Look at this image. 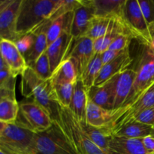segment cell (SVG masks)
<instances>
[{
  "instance_id": "obj_1",
  "label": "cell",
  "mask_w": 154,
  "mask_h": 154,
  "mask_svg": "<svg viewBox=\"0 0 154 154\" xmlns=\"http://www.w3.org/2000/svg\"><path fill=\"white\" fill-rule=\"evenodd\" d=\"M21 92L48 112L53 122L60 125V105L56 99L51 80L39 78L30 67L21 75Z\"/></svg>"
},
{
  "instance_id": "obj_2",
  "label": "cell",
  "mask_w": 154,
  "mask_h": 154,
  "mask_svg": "<svg viewBox=\"0 0 154 154\" xmlns=\"http://www.w3.org/2000/svg\"><path fill=\"white\" fill-rule=\"evenodd\" d=\"M61 0H21L17 19L18 38L32 32L48 20Z\"/></svg>"
},
{
  "instance_id": "obj_3",
  "label": "cell",
  "mask_w": 154,
  "mask_h": 154,
  "mask_svg": "<svg viewBox=\"0 0 154 154\" xmlns=\"http://www.w3.org/2000/svg\"><path fill=\"white\" fill-rule=\"evenodd\" d=\"M60 126L79 154H105L87 135L69 108L60 105Z\"/></svg>"
},
{
  "instance_id": "obj_4",
  "label": "cell",
  "mask_w": 154,
  "mask_h": 154,
  "mask_svg": "<svg viewBox=\"0 0 154 154\" xmlns=\"http://www.w3.org/2000/svg\"><path fill=\"white\" fill-rule=\"evenodd\" d=\"M35 133L16 122L0 132V148L8 154H35Z\"/></svg>"
},
{
  "instance_id": "obj_5",
  "label": "cell",
  "mask_w": 154,
  "mask_h": 154,
  "mask_svg": "<svg viewBox=\"0 0 154 154\" xmlns=\"http://www.w3.org/2000/svg\"><path fill=\"white\" fill-rule=\"evenodd\" d=\"M150 108H154V83L132 104L113 111L111 123L102 129L107 135L113 136L120 128L133 121L140 113Z\"/></svg>"
},
{
  "instance_id": "obj_6",
  "label": "cell",
  "mask_w": 154,
  "mask_h": 154,
  "mask_svg": "<svg viewBox=\"0 0 154 154\" xmlns=\"http://www.w3.org/2000/svg\"><path fill=\"white\" fill-rule=\"evenodd\" d=\"M35 154H79L58 123L53 122L48 129L35 133Z\"/></svg>"
},
{
  "instance_id": "obj_7",
  "label": "cell",
  "mask_w": 154,
  "mask_h": 154,
  "mask_svg": "<svg viewBox=\"0 0 154 154\" xmlns=\"http://www.w3.org/2000/svg\"><path fill=\"white\" fill-rule=\"evenodd\" d=\"M123 23L134 39L148 48L152 42V35L138 0H126L123 10Z\"/></svg>"
},
{
  "instance_id": "obj_8",
  "label": "cell",
  "mask_w": 154,
  "mask_h": 154,
  "mask_svg": "<svg viewBox=\"0 0 154 154\" xmlns=\"http://www.w3.org/2000/svg\"><path fill=\"white\" fill-rule=\"evenodd\" d=\"M136 78L132 92L123 107L127 106L139 98L154 83V57L150 54L147 47L143 46L136 68Z\"/></svg>"
},
{
  "instance_id": "obj_9",
  "label": "cell",
  "mask_w": 154,
  "mask_h": 154,
  "mask_svg": "<svg viewBox=\"0 0 154 154\" xmlns=\"http://www.w3.org/2000/svg\"><path fill=\"white\" fill-rule=\"evenodd\" d=\"M19 106V114L22 120H17V122L35 133L45 132L52 126L53 121L48 112L34 101L23 102Z\"/></svg>"
},
{
  "instance_id": "obj_10",
  "label": "cell",
  "mask_w": 154,
  "mask_h": 154,
  "mask_svg": "<svg viewBox=\"0 0 154 154\" xmlns=\"http://www.w3.org/2000/svg\"><path fill=\"white\" fill-rule=\"evenodd\" d=\"M96 55L93 48V41L87 37L73 38L67 51L65 60L70 59L75 63L78 72V79L84 72L94 56Z\"/></svg>"
},
{
  "instance_id": "obj_11",
  "label": "cell",
  "mask_w": 154,
  "mask_h": 154,
  "mask_svg": "<svg viewBox=\"0 0 154 154\" xmlns=\"http://www.w3.org/2000/svg\"><path fill=\"white\" fill-rule=\"evenodd\" d=\"M0 54L15 78L22 75L28 67L25 57L18 51L14 42L6 39L0 40Z\"/></svg>"
},
{
  "instance_id": "obj_12",
  "label": "cell",
  "mask_w": 154,
  "mask_h": 154,
  "mask_svg": "<svg viewBox=\"0 0 154 154\" xmlns=\"http://www.w3.org/2000/svg\"><path fill=\"white\" fill-rule=\"evenodd\" d=\"M117 75L102 85L93 86L87 90V98L89 100L104 109L113 111L115 100Z\"/></svg>"
},
{
  "instance_id": "obj_13",
  "label": "cell",
  "mask_w": 154,
  "mask_h": 154,
  "mask_svg": "<svg viewBox=\"0 0 154 154\" xmlns=\"http://www.w3.org/2000/svg\"><path fill=\"white\" fill-rule=\"evenodd\" d=\"M20 4L21 0H13L0 14V40L6 39L15 42L19 38L16 28Z\"/></svg>"
},
{
  "instance_id": "obj_14",
  "label": "cell",
  "mask_w": 154,
  "mask_h": 154,
  "mask_svg": "<svg viewBox=\"0 0 154 154\" xmlns=\"http://www.w3.org/2000/svg\"><path fill=\"white\" fill-rule=\"evenodd\" d=\"M132 62L133 59L129 54V48H127L123 51L118 57L110 63L103 65L97 78L95 81L94 86L102 85L120 72L126 69H130L129 67L132 65Z\"/></svg>"
},
{
  "instance_id": "obj_15",
  "label": "cell",
  "mask_w": 154,
  "mask_h": 154,
  "mask_svg": "<svg viewBox=\"0 0 154 154\" xmlns=\"http://www.w3.org/2000/svg\"><path fill=\"white\" fill-rule=\"evenodd\" d=\"M81 6L74 11L71 35L73 38L84 37L92 18L95 16V11L92 0H81Z\"/></svg>"
},
{
  "instance_id": "obj_16",
  "label": "cell",
  "mask_w": 154,
  "mask_h": 154,
  "mask_svg": "<svg viewBox=\"0 0 154 154\" xmlns=\"http://www.w3.org/2000/svg\"><path fill=\"white\" fill-rule=\"evenodd\" d=\"M136 78V72L133 69H128L117 75L115 83V100L114 110L119 109L124 105L132 92Z\"/></svg>"
},
{
  "instance_id": "obj_17",
  "label": "cell",
  "mask_w": 154,
  "mask_h": 154,
  "mask_svg": "<svg viewBox=\"0 0 154 154\" xmlns=\"http://www.w3.org/2000/svg\"><path fill=\"white\" fill-rule=\"evenodd\" d=\"M72 40L71 34L65 32L47 48L46 52L49 59L52 74L64 60Z\"/></svg>"
},
{
  "instance_id": "obj_18",
  "label": "cell",
  "mask_w": 154,
  "mask_h": 154,
  "mask_svg": "<svg viewBox=\"0 0 154 154\" xmlns=\"http://www.w3.org/2000/svg\"><path fill=\"white\" fill-rule=\"evenodd\" d=\"M126 0H92L95 16L123 20V10Z\"/></svg>"
},
{
  "instance_id": "obj_19",
  "label": "cell",
  "mask_w": 154,
  "mask_h": 154,
  "mask_svg": "<svg viewBox=\"0 0 154 154\" xmlns=\"http://www.w3.org/2000/svg\"><path fill=\"white\" fill-rule=\"evenodd\" d=\"M123 33L129 34L125 26L123 20L111 19L106 34L103 37L93 41V48H94L95 54H101L107 51L114 39Z\"/></svg>"
},
{
  "instance_id": "obj_20",
  "label": "cell",
  "mask_w": 154,
  "mask_h": 154,
  "mask_svg": "<svg viewBox=\"0 0 154 154\" xmlns=\"http://www.w3.org/2000/svg\"><path fill=\"white\" fill-rule=\"evenodd\" d=\"M87 101V90L81 80H78L75 84L74 93L69 108L79 123H86Z\"/></svg>"
},
{
  "instance_id": "obj_21",
  "label": "cell",
  "mask_w": 154,
  "mask_h": 154,
  "mask_svg": "<svg viewBox=\"0 0 154 154\" xmlns=\"http://www.w3.org/2000/svg\"><path fill=\"white\" fill-rule=\"evenodd\" d=\"M113 111L104 109L88 99L86 112V123L96 128L105 129L111 123Z\"/></svg>"
},
{
  "instance_id": "obj_22",
  "label": "cell",
  "mask_w": 154,
  "mask_h": 154,
  "mask_svg": "<svg viewBox=\"0 0 154 154\" xmlns=\"http://www.w3.org/2000/svg\"><path fill=\"white\" fill-rule=\"evenodd\" d=\"M73 16L74 11L70 12L57 18L50 23L46 32L48 47L57 40L63 33L71 34Z\"/></svg>"
},
{
  "instance_id": "obj_23",
  "label": "cell",
  "mask_w": 154,
  "mask_h": 154,
  "mask_svg": "<svg viewBox=\"0 0 154 154\" xmlns=\"http://www.w3.org/2000/svg\"><path fill=\"white\" fill-rule=\"evenodd\" d=\"M50 80L53 85L62 83L75 84L78 80V75L73 61L70 59L63 60L53 72Z\"/></svg>"
},
{
  "instance_id": "obj_24",
  "label": "cell",
  "mask_w": 154,
  "mask_h": 154,
  "mask_svg": "<svg viewBox=\"0 0 154 154\" xmlns=\"http://www.w3.org/2000/svg\"><path fill=\"white\" fill-rule=\"evenodd\" d=\"M152 129L153 126H151L143 124L136 121H132L120 128L114 133V135L127 138L141 139L144 137L151 135Z\"/></svg>"
},
{
  "instance_id": "obj_25",
  "label": "cell",
  "mask_w": 154,
  "mask_h": 154,
  "mask_svg": "<svg viewBox=\"0 0 154 154\" xmlns=\"http://www.w3.org/2000/svg\"><path fill=\"white\" fill-rule=\"evenodd\" d=\"M20 106L15 96L3 99L0 102V121L7 124L15 123L19 114Z\"/></svg>"
},
{
  "instance_id": "obj_26",
  "label": "cell",
  "mask_w": 154,
  "mask_h": 154,
  "mask_svg": "<svg viewBox=\"0 0 154 154\" xmlns=\"http://www.w3.org/2000/svg\"><path fill=\"white\" fill-rule=\"evenodd\" d=\"M102 66L103 63L101 54H96L78 79L81 80L86 90H89L93 86H94L95 81L97 78Z\"/></svg>"
},
{
  "instance_id": "obj_27",
  "label": "cell",
  "mask_w": 154,
  "mask_h": 154,
  "mask_svg": "<svg viewBox=\"0 0 154 154\" xmlns=\"http://www.w3.org/2000/svg\"><path fill=\"white\" fill-rule=\"evenodd\" d=\"M111 20L109 18L94 16L90 20L84 37L89 38L93 41L103 37L108 31Z\"/></svg>"
},
{
  "instance_id": "obj_28",
  "label": "cell",
  "mask_w": 154,
  "mask_h": 154,
  "mask_svg": "<svg viewBox=\"0 0 154 154\" xmlns=\"http://www.w3.org/2000/svg\"><path fill=\"white\" fill-rule=\"evenodd\" d=\"M91 141L102 150L105 154H108V143L111 137L106 135L103 129L92 126L87 123H80Z\"/></svg>"
},
{
  "instance_id": "obj_29",
  "label": "cell",
  "mask_w": 154,
  "mask_h": 154,
  "mask_svg": "<svg viewBox=\"0 0 154 154\" xmlns=\"http://www.w3.org/2000/svg\"><path fill=\"white\" fill-rule=\"evenodd\" d=\"M32 34L35 35V41L32 49L25 57L27 66L35 63L42 56V54L46 51L48 48L47 35L45 30H41Z\"/></svg>"
},
{
  "instance_id": "obj_30",
  "label": "cell",
  "mask_w": 154,
  "mask_h": 154,
  "mask_svg": "<svg viewBox=\"0 0 154 154\" xmlns=\"http://www.w3.org/2000/svg\"><path fill=\"white\" fill-rule=\"evenodd\" d=\"M75 84L70 83H62V84H54V85L52 84L56 99L60 106L65 108L70 107L74 93Z\"/></svg>"
},
{
  "instance_id": "obj_31",
  "label": "cell",
  "mask_w": 154,
  "mask_h": 154,
  "mask_svg": "<svg viewBox=\"0 0 154 154\" xmlns=\"http://www.w3.org/2000/svg\"><path fill=\"white\" fill-rule=\"evenodd\" d=\"M28 66L31 68L35 73L42 79L49 80L52 76L49 59L46 51L44 52L35 63H31Z\"/></svg>"
},
{
  "instance_id": "obj_32",
  "label": "cell",
  "mask_w": 154,
  "mask_h": 154,
  "mask_svg": "<svg viewBox=\"0 0 154 154\" xmlns=\"http://www.w3.org/2000/svg\"><path fill=\"white\" fill-rule=\"evenodd\" d=\"M35 41V35L32 33H28L20 37L14 42V44L18 51L25 57L32 48Z\"/></svg>"
},
{
  "instance_id": "obj_33",
  "label": "cell",
  "mask_w": 154,
  "mask_h": 154,
  "mask_svg": "<svg viewBox=\"0 0 154 154\" xmlns=\"http://www.w3.org/2000/svg\"><path fill=\"white\" fill-rule=\"evenodd\" d=\"M144 18L147 24L151 27L154 26V0H138Z\"/></svg>"
},
{
  "instance_id": "obj_34",
  "label": "cell",
  "mask_w": 154,
  "mask_h": 154,
  "mask_svg": "<svg viewBox=\"0 0 154 154\" xmlns=\"http://www.w3.org/2000/svg\"><path fill=\"white\" fill-rule=\"evenodd\" d=\"M132 39H133V38L131 35L127 34V33H123L114 39V42L111 43V45L108 48V49L118 51H124L127 48H129V45H130Z\"/></svg>"
},
{
  "instance_id": "obj_35",
  "label": "cell",
  "mask_w": 154,
  "mask_h": 154,
  "mask_svg": "<svg viewBox=\"0 0 154 154\" xmlns=\"http://www.w3.org/2000/svg\"><path fill=\"white\" fill-rule=\"evenodd\" d=\"M16 78L14 76L8 69L0 71V88L8 87L15 89Z\"/></svg>"
},
{
  "instance_id": "obj_36",
  "label": "cell",
  "mask_w": 154,
  "mask_h": 154,
  "mask_svg": "<svg viewBox=\"0 0 154 154\" xmlns=\"http://www.w3.org/2000/svg\"><path fill=\"white\" fill-rule=\"evenodd\" d=\"M133 121L138 122L143 124L148 125V126H154V108H150L146 109L140 113Z\"/></svg>"
},
{
  "instance_id": "obj_37",
  "label": "cell",
  "mask_w": 154,
  "mask_h": 154,
  "mask_svg": "<svg viewBox=\"0 0 154 154\" xmlns=\"http://www.w3.org/2000/svg\"><path fill=\"white\" fill-rule=\"evenodd\" d=\"M123 52V51H113V50L108 49L107 51H105V52L101 54L102 63H103V65H105L107 64V63H110L111 61L114 60V59L118 57Z\"/></svg>"
},
{
  "instance_id": "obj_38",
  "label": "cell",
  "mask_w": 154,
  "mask_h": 154,
  "mask_svg": "<svg viewBox=\"0 0 154 154\" xmlns=\"http://www.w3.org/2000/svg\"><path fill=\"white\" fill-rule=\"evenodd\" d=\"M142 144L147 154L154 153V138L152 135L142 138Z\"/></svg>"
},
{
  "instance_id": "obj_39",
  "label": "cell",
  "mask_w": 154,
  "mask_h": 154,
  "mask_svg": "<svg viewBox=\"0 0 154 154\" xmlns=\"http://www.w3.org/2000/svg\"><path fill=\"white\" fill-rule=\"evenodd\" d=\"M10 96H15V89L8 88V87H2L0 88V102L3 99Z\"/></svg>"
},
{
  "instance_id": "obj_40",
  "label": "cell",
  "mask_w": 154,
  "mask_h": 154,
  "mask_svg": "<svg viewBox=\"0 0 154 154\" xmlns=\"http://www.w3.org/2000/svg\"><path fill=\"white\" fill-rule=\"evenodd\" d=\"M150 32H151L152 35V42L150 46H149L148 48L147 47V50H148L149 52H150V54H151L153 57H154V26L150 28Z\"/></svg>"
},
{
  "instance_id": "obj_41",
  "label": "cell",
  "mask_w": 154,
  "mask_h": 154,
  "mask_svg": "<svg viewBox=\"0 0 154 154\" xmlns=\"http://www.w3.org/2000/svg\"><path fill=\"white\" fill-rule=\"evenodd\" d=\"M13 0H0V14L11 3Z\"/></svg>"
},
{
  "instance_id": "obj_42",
  "label": "cell",
  "mask_w": 154,
  "mask_h": 154,
  "mask_svg": "<svg viewBox=\"0 0 154 154\" xmlns=\"http://www.w3.org/2000/svg\"><path fill=\"white\" fill-rule=\"evenodd\" d=\"M8 69L7 65H6V63H5L2 57L1 54H0V71L2 70V69Z\"/></svg>"
},
{
  "instance_id": "obj_43",
  "label": "cell",
  "mask_w": 154,
  "mask_h": 154,
  "mask_svg": "<svg viewBox=\"0 0 154 154\" xmlns=\"http://www.w3.org/2000/svg\"><path fill=\"white\" fill-rule=\"evenodd\" d=\"M7 125H8L7 123H4V122H2V121H0V132H2L5 129V127L7 126Z\"/></svg>"
},
{
  "instance_id": "obj_44",
  "label": "cell",
  "mask_w": 154,
  "mask_h": 154,
  "mask_svg": "<svg viewBox=\"0 0 154 154\" xmlns=\"http://www.w3.org/2000/svg\"><path fill=\"white\" fill-rule=\"evenodd\" d=\"M0 154H8V153H6V152H5L4 150H2L1 148H0Z\"/></svg>"
},
{
  "instance_id": "obj_45",
  "label": "cell",
  "mask_w": 154,
  "mask_h": 154,
  "mask_svg": "<svg viewBox=\"0 0 154 154\" xmlns=\"http://www.w3.org/2000/svg\"><path fill=\"white\" fill-rule=\"evenodd\" d=\"M152 135V136L154 138V126H153V129H152V132H151V135Z\"/></svg>"
},
{
  "instance_id": "obj_46",
  "label": "cell",
  "mask_w": 154,
  "mask_h": 154,
  "mask_svg": "<svg viewBox=\"0 0 154 154\" xmlns=\"http://www.w3.org/2000/svg\"><path fill=\"white\" fill-rule=\"evenodd\" d=\"M152 154H154V153H152Z\"/></svg>"
}]
</instances>
